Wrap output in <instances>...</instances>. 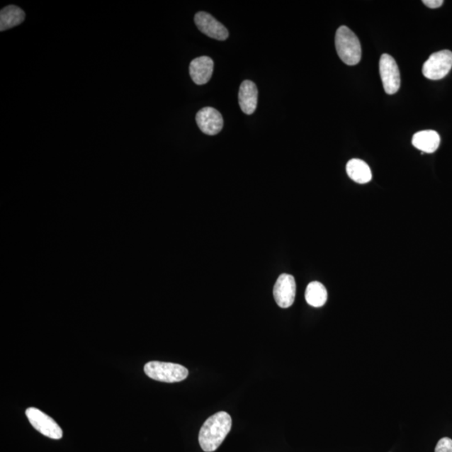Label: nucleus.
I'll return each instance as SVG.
<instances>
[{"label": "nucleus", "mask_w": 452, "mask_h": 452, "mask_svg": "<svg viewBox=\"0 0 452 452\" xmlns=\"http://www.w3.org/2000/svg\"><path fill=\"white\" fill-rule=\"evenodd\" d=\"M435 452H452V440L451 438H442L436 447Z\"/></svg>", "instance_id": "16"}, {"label": "nucleus", "mask_w": 452, "mask_h": 452, "mask_svg": "<svg viewBox=\"0 0 452 452\" xmlns=\"http://www.w3.org/2000/svg\"><path fill=\"white\" fill-rule=\"evenodd\" d=\"M380 73L383 86L387 94L393 95L400 89V74L397 63L388 54L381 55Z\"/></svg>", "instance_id": "6"}, {"label": "nucleus", "mask_w": 452, "mask_h": 452, "mask_svg": "<svg viewBox=\"0 0 452 452\" xmlns=\"http://www.w3.org/2000/svg\"><path fill=\"white\" fill-rule=\"evenodd\" d=\"M440 135L436 131L425 130L418 132L413 136L412 145L422 152V154L434 153L439 147Z\"/></svg>", "instance_id": "12"}, {"label": "nucleus", "mask_w": 452, "mask_h": 452, "mask_svg": "<svg viewBox=\"0 0 452 452\" xmlns=\"http://www.w3.org/2000/svg\"><path fill=\"white\" fill-rule=\"evenodd\" d=\"M335 46L342 61L349 66H355L361 61V44L356 35L347 26H341L336 32Z\"/></svg>", "instance_id": "2"}, {"label": "nucleus", "mask_w": 452, "mask_h": 452, "mask_svg": "<svg viewBox=\"0 0 452 452\" xmlns=\"http://www.w3.org/2000/svg\"><path fill=\"white\" fill-rule=\"evenodd\" d=\"M214 62L209 57L193 59L190 64V74L193 82L197 85H205L213 75Z\"/></svg>", "instance_id": "10"}, {"label": "nucleus", "mask_w": 452, "mask_h": 452, "mask_svg": "<svg viewBox=\"0 0 452 452\" xmlns=\"http://www.w3.org/2000/svg\"><path fill=\"white\" fill-rule=\"evenodd\" d=\"M232 419L228 413L220 412L206 419L200 429L199 442L203 451L217 450L232 430Z\"/></svg>", "instance_id": "1"}, {"label": "nucleus", "mask_w": 452, "mask_h": 452, "mask_svg": "<svg viewBox=\"0 0 452 452\" xmlns=\"http://www.w3.org/2000/svg\"><path fill=\"white\" fill-rule=\"evenodd\" d=\"M296 281L292 275L281 274L274 286L273 295L276 304L281 308L293 305L296 297Z\"/></svg>", "instance_id": "7"}, {"label": "nucleus", "mask_w": 452, "mask_h": 452, "mask_svg": "<svg viewBox=\"0 0 452 452\" xmlns=\"http://www.w3.org/2000/svg\"><path fill=\"white\" fill-rule=\"evenodd\" d=\"M239 104L244 113H255L258 103V90L255 83L246 80L242 83L239 91Z\"/></svg>", "instance_id": "11"}, {"label": "nucleus", "mask_w": 452, "mask_h": 452, "mask_svg": "<svg viewBox=\"0 0 452 452\" xmlns=\"http://www.w3.org/2000/svg\"><path fill=\"white\" fill-rule=\"evenodd\" d=\"M452 68V52L444 50L432 54L424 63L422 73L427 79L441 80L450 72Z\"/></svg>", "instance_id": "4"}, {"label": "nucleus", "mask_w": 452, "mask_h": 452, "mask_svg": "<svg viewBox=\"0 0 452 452\" xmlns=\"http://www.w3.org/2000/svg\"><path fill=\"white\" fill-rule=\"evenodd\" d=\"M145 372L151 379L165 383L181 382L188 375L187 368L181 364L160 361L146 363Z\"/></svg>", "instance_id": "3"}, {"label": "nucleus", "mask_w": 452, "mask_h": 452, "mask_svg": "<svg viewBox=\"0 0 452 452\" xmlns=\"http://www.w3.org/2000/svg\"><path fill=\"white\" fill-rule=\"evenodd\" d=\"M25 12L21 8L9 6L0 12V31L7 30L21 25L25 21Z\"/></svg>", "instance_id": "14"}, {"label": "nucleus", "mask_w": 452, "mask_h": 452, "mask_svg": "<svg viewBox=\"0 0 452 452\" xmlns=\"http://www.w3.org/2000/svg\"><path fill=\"white\" fill-rule=\"evenodd\" d=\"M196 123L200 130L207 135H216L222 130L224 120L222 115L213 108H204L196 114Z\"/></svg>", "instance_id": "8"}, {"label": "nucleus", "mask_w": 452, "mask_h": 452, "mask_svg": "<svg viewBox=\"0 0 452 452\" xmlns=\"http://www.w3.org/2000/svg\"><path fill=\"white\" fill-rule=\"evenodd\" d=\"M305 299L309 305L312 307H321L324 306L327 300L326 288L318 281H312L307 285Z\"/></svg>", "instance_id": "15"}, {"label": "nucleus", "mask_w": 452, "mask_h": 452, "mask_svg": "<svg viewBox=\"0 0 452 452\" xmlns=\"http://www.w3.org/2000/svg\"><path fill=\"white\" fill-rule=\"evenodd\" d=\"M26 414L32 426L41 434L50 438V439H62L63 436L62 428L48 414L34 407L28 408Z\"/></svg>", "instance_id": "5"}, {"label": "nucleus", "mask_w": 452, "mask_h": 452, "mask_svg": "<svg viewBox=\"0 0 452 452\" xmlns=\"http://www.w3.org/2000/svg\"><path fill=\"white\" fill-rule=\"evenodd\" d=\"M422 3L429 8L437 9L441 7L444 1L443 0H423Z\"/></svg>", "instance_id": "17"}, {"label": "nucleus", "mask_w": 452, "mask_h": 452, "mask_svg": "<svg viewBox=\"0 0 452 452\" xmlns=\"http://www.w3.org/2000/svg\"><path fill=\"white\" fill-rule=\"evenodd\" d=\"M196 25L202 33L212 39L225 40L229 32L217 20L206 12H198L195 16Z\"/></svg>", "instance_id": "9"}, {"label": "nucleus", "mask_w": 452, "mask_h": 452, "mask_svg": "<svg viewBox=\"0 0 452 452\" xmlns=\"http://www.w3.org/2000/svg\"><path fill=\"white\" fill-rule=\"evenodd\" d=\"M346 170L349 178L358 183H367L372 179L371 169L363 160L354 159L349 161Z\"/></svg>", "instance_id": "13"}]
</instances>
